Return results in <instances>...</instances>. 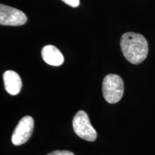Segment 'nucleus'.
<instances>
[{"instance_id": "1", "label": "nucleus", "mask_w": 155, "mask_h": 155, "mask_svg": "<svg viewBox=\"0 0 155 155\" xmlns=\"http://www.w3.org/2000/svg\"><path fill=\"white\" fill-rule=\"evenodd\" d=\"M121 52L129 63L140 64L148 55V42L142 35L135 32H126L120 40Z\"/></svg>"}, {"instance_id": "2", "label": "nucleus", "mask_w": 155, "mask_h": 155, "mask_svg": "<svg viewBox=\"0 0 155 155\" xmlns=\"http://www.w3.org/2000/svg\"><path fill=\"white\" fill-rule=\"evenodd\" d=\"M103 94L109 104H116L121 99L124 95V82L119 75L108 74L103 81Z\"/></svg>"}, {"instance_id": "3", "label": "nucleus", "mask_w": 155, "mask_h": 155, "mask_svg": "<svg viewBox=\"0 0 155 155\" xmlns=\"http://www.w3.org/2000/svg\"><path fill=\"white\" fill-rule=\"evenodd\" d=\"M73 127L75 133L80 138L88 141H94L96 139V131L93 127L88 114L85 111H79L75 114L73 118Z\"/></svg>"}, {"instance_id": "4", "label": "nucleus", "mask_w": 155, "mask_h": 155, "mask_svg": "<svg viewBox=\"0 0 155 155\" xmlns=\"http://www.w3.org/2000/svg\"><path fill=\"white\" fill-rule=\"evenodd\" d=\"M28 21L22 11L5 5H0V24L5 26H20Z\"/></svg>"}, {"instance_id": "5", "label": "nucleus", "mask_w": 155, "mask_h": 155, "mask_svg": "<svg viewBox=\"0 0 155 155\" xmlns=\"http://www.w3.org/2000/svg\"><path fill=\"white\" fill-rule=\"evenodd\" d=\"M34 120L30 116L23 117L19 121L12 137V141L15 146L25 144L30 138L33 131Z\"/></svg>"}, {"instance_id": "6", "label": "nucleus", "mask_w": 155, "mask_h": 155, "mask_svg": "<svg viewBox=\"0 0 155 155\" xmlns=\"http://www.w3.org/2000/svg\"><path fill=\"white\" fill-rule=\"evenodd\" d=\"M4 84L5 90L10 95L15 96L20 92L22 88V81L16 72L7 71L3 74Z\"/></svg>"}, {"instance_id": "7", "label": "nucleus", "mask_w": 155, "mask_h": 155, "mask_svg": "<svg viewBox=\"0 0 155 155\" xmlns=\"http://www.w3.org/2000/svg\"><path fill=\"white\" fill-rule=\"evenodd\" d=\"M42 59L48 65L60 66L64 62V57L61 52L54 45H48L42 50Z\"/></svg>"}, {"instance_id": "8", "label": "nucleus", "mask_w": 155, "mask_h": 155, "mask_svg": "<svg viewBox=\"0 0 155 155\" xmlns=\"http://www.w3.org/2000/svg\"><path fill=\"white\" fill-rule=\"evenodd\" d=\"M47 155H74V154L68 150H56Z\"/></svg>"}, {"instance_id": "9", "label": "nucleus", "mask_w": 155, "mask_h": 155, "mask_svg": "<svg viewBox=\"0 0 155 155\" xmlns=\"http://www.w3.org/2000/svg\"><path fill=\"white\" fill-rule=\"evenodd\" d=\"M62 1L72 7H77L80 5V0H62Z\"/></svg>"}]
</instances>
